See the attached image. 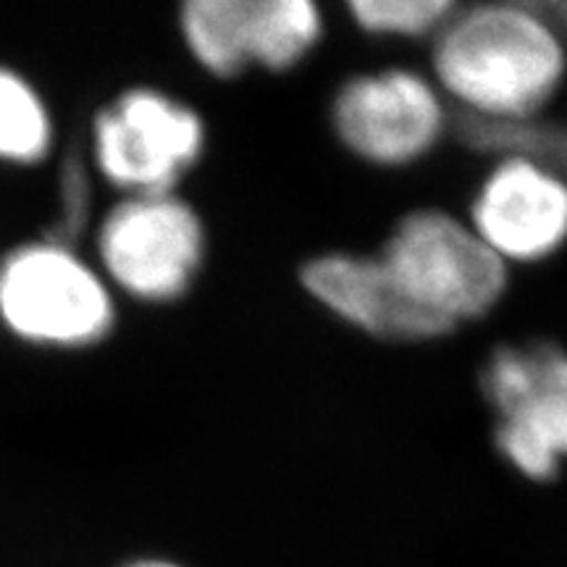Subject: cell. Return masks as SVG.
Listing matches in <instances>:
<instances>
[{
  "instance_id": "4",
  "label": "cell",
  "mask_w": 567,
  "mask_h": 567,
  "mask_svg": "<svg viewBox=\"0 0 567 567\" xmlns=\"http://www.w3.org/2000/svg\"><path fill=\"white\" fill-rule=\"evenodd\" d=\"M103 271L140 300H172L189 287L203 258V226L179 197L132 195L97 234Z\"/></svg>"
},
{
  "instance_id": "1",
  "label": "cell",
  "mask_w": 567,
  "mask_h": 567,
  "mask_svg": "<svg viewBox=\"0 0 567 567\" xmlns=\"http://www.w3.org/2000/svg\"><path fill=\"white\" fill-rule=\"evenodd\" d=\"M439 84L488 116H528L559 90L567 51L542 13L517 3L457 9L439 30Z\"/></svg>"
},
{
  "instance_id": "10",
  "label": "cell",
  "mask_w": 567,
  "mask_h": 567,
  "mask_svg": "<svg viewBox=\"0 0 567 567\" xmlns=\"http://www.w3.org/2000/svg\"><path fill=\"white\" fill-rule=\"evenodd\" d=\"M302 284L331 313L373 337L431 339L450 331L402 292L381 258L323 255L302 268Z\"/></svg>"
},
{
  "instance_id": "11",
  "label": "cell",
  "mask_w": 567,
  "mask_h": 567,
  "mask_svg": "<svg viewBox=\"0 0 567 567\" xmlns=\"http://www.w3.org/2000/svg\"><path fill=\"white\" fill-rule=\"evenodd\" d=\"M53 122L24 76L0 66V161L38 163L51 151Z\"/></svg>"
},
{
  "instance_id": "5",
  "label": "cell",
  "mask_w": 567,
  "mask_h": 567,
  "mask_svg": "<svg viewBox=\"0 0 567 567\" xmlns=\"http://www.w3.org/2000/svg\"><path fill=\"white\" fill-rule=\"evenodd\" d=\"M92 145L111 184L132 195H158L197 161L203 122L163 92L137 87L97 113Z\"/></svg>"
},
{
  "instance_id": "7",
  "label": "cell",
  "mask_w": 567,
  "mask_h": 567,
  "mask_svg": "<svg viewBox=\"0 0 567 567\" xmlns=\"http://www.w3.org/2000/svg\"><path fill=\"white\" fill-rule=\"evenodd\" d=\"M182 32L205 69L231 76L292 66L316 45L321 13L310 0H193L182 9Z\"/></svg>"
},
{
  "instance_id": "6",
  "label": "cell",
  "mask_w": 567,
  "mask_h": 567,
  "mask_svg": "<svg viewBox=\"0 0 567 567\" xmlns=\"http://www.w3.org/2000/svg\"><path fill=\"white\" fill-rule=\"evenodd\" d=\"M505 457L523 476L551 478L567 457V352L502 350L486 371Z\"/></svg>"
},
{
  "instance_id": "13",
  "label": "cell",
  "mask_w": 567,
  "mask_h": 567,
  "mask_svg": "<svg viewBox=\"0 0 567 567\" xmlns=\"http://www.w3.org/2000/svg\"><path fill=\"white\" fill-rule=\"evenodd\" d=\"M122 567H184L182 563H176L172 557L163 555H145V557H134L130 563H124Z\"/></svg>"
},
{
  "instance_id": "8",
  "label": "cell",
  "mask_w": 567,
  "mask_h": 567,
  "mask_svg": "<svg viewBox=\"0 0 567 567\" xmlns=\"http://www.w3.org/2000/svg\"><path fill=\"white\" fill-rule=\"evenodd\" d=\"M337 132L365 161L396 166L429 151L444 126L436 90L410 71L358 76L337 97Z\"/></svg>"
},
{
  "instance_id": "12",
  "label": "cell",
  "mask_w": 567,
  "mask_h": 567,
  "mask_svg": "<svg viewBox=\"0 0 567 567\" xmlns=\"http://www.w3.org/2000/svg\"><path fill=\"white\" fill-rule=\"evenodd\" d=\"M350 11L368 32L415 38V34L442 30L457 6L450 0H358L350 3Z\"/></svg>"
},
{
  "instance_id": "2",
  "label": "cell",
  "mask_w": 567,
  "mask_h": 567,
  "mask_svg": "<svg viewBox=\"0 0 567 567\" xmlns=\"http://www.w3.org/2000/svg\"><path fill=\"white\" fill-rule=\"evenodd\" d=\"M381 264L425 313L452 326L484 316L507 284V264L471 226L439 210L413 213L396 226Z\"/></svg>"
},
{
  "instance_id": "9",
  "label": "cell",
  "mask_w": 567,
  "mask_h": 567,
  "mask_svg": "<svg viewBox=\"0 0 567 567\" xmlns=\"http://www.w3.org/2000/svg\"><path fill=\"white\" fill-rule=\"evenodd\" d=\"M471 229L505 264L547 258L567 239V184L534 161H505L481 187Z\"/></svg>"
},
{
  "instance_id": "3",
  "label": "cell",
  "mask_w": 567,
  "mask_h": 567,
  "mask_svg": "<svg viewBox=\"0 0 567 567\" xmlns=\"http://www.w3.org/2000/svg\"><path fill=\"white\" fill-rule=\"evenodd\" d=\"M113 316L109 284L61 243L21 245L0 264V318L24 342L92 344Z\"/></svg>"
}]
</instances>
